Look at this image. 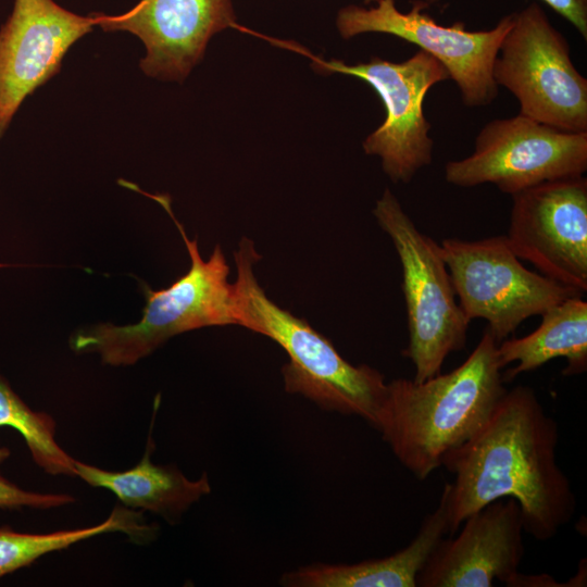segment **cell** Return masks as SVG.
<instances>
[{"label":"cell","instance_id":"obj_14","mask_svg":"<svg viewBox=\"0 0 587 587\" xmlns=\"http://www.w3.org/2000/svg\"><path fill=\"white\" fill-rule=\"evenodd\" d=\"M454 537L440 539L416 577L417 587L509 586L524 558L521 509L495 500L469 515Z\"/></svg>","mask_w":587,"mask_h":587},{"label":"cell","instance_id":"obj_16","mask_svg":"<svg viewBox=\"0 0 587 587\" xmlns=\"http://www.w3.org/2000/svg\"><path fill=\"white\" fill-rule=\"evenodd\" d=\"M153 448L150 434L140 461L123 472L75 460L76 476L92 487L110 490L125 507L150 511L168 522L176 521L192 503L210 494L211 485L207 473L192 480L173 465L154 464Z\"/></svg>","mask_w":587,"mask_h":587},{"label":"cell","instance_id":"obj_6","mask_svg":"<svg viewBox=\"0 0 587 587\" xmlns=\"http://www.w3.org/2000/svg\"><path fill=\"white\" fill-rule=\"evenodd\" d=\"M512 14L494 62L495 83L517 99L519 114L561 130L587 132V79L572 62L566 38L536 2Z\"/></svg>","mask_w":587,"mask_h":587},{"label":"cell","instance_id":"obj_10","mask_svg":"<svg viewBox=\"0 0 587 587\" xmlns=\"http://www.w3.org/2000/svg\"><path fill=\"white\" fill-rule=\"evenodd\" d=\"M586 171L587 132L561 130L517 114L486 124L473 153L446 164L445 178L459 187L490 183L511 196Z\"/></svg>","mask_w":587,"mask_h":587},{"label":"cell","instance_id":"obj_13","mask_svg":"<svg viewBox=\"0 0 587 587\" xmlns=\"http://www.w3.org/2000/svg\"><path fill=\"white\" fill-rule=\"evenodd\" d=\"M235 25L233 0H140L118 15L100 13L98 23L137 36L146 48L142 72L173 82L189 75L215 34Z\"/></svg>","mask_w":587,"mask_h":587},{"label":"cell","instance_id":"obj_20","mask_svg":"<svg viewBox=\"0 0 587 587\" xmlns=\"http://www.w3.org/2000/svg\"><path fill=\"white\" fill-rule=\"evenodd\" d=\"M75 498L65 494H40L25 490L0 474V508L51 509L73 503Z\"/></svg>","mask_w":587,"mask_h":587},{"label":"cell","instance_id":"obj_12","mask_svg":"<svg viewBox=\"0 0 587 587\" xmlns=\"http://www.w3.org/2000/svg\"><path fill=\"white\" fill-rule=\"evenodd\" d=\"M53 0H15L0 28V137L23 101L59 73L67 50L98 26Z\"/></svg>","mask_w":587,"mask_h":587},{"label":"cell","instance_id":"obj_22","mask_svg":"<svg viewBox=\"0 0 587 587\" xmlns=\"http://www.w3.org/2000/svg\"><path fill=\"white\" fill-rule=\"evenodd\" d=\"M10 454L11 452L7 447L0 446V464L3 463Z\"/></svg>","mask_w":587,"mask_h":587},{"label":"cell","instance_id":"obj_2","mask_svg":"<svg viewBox=\"0 0 587 587\" xmlns=\"http://www.w3.org/2000/svg\"><path fill=\"white\" fill-rule=\"evenodd\" d=\"M488 328L466 360L424 382L387 383L373 427L417 479L441 466L444 457L472 438L505 392Z\"/></svg>","mask_w":587,"mask_h":587},{"label":"cell","instance_id":"obj_11","mask_svg":"<svg viewBox=\"0 0 587 587\" xmlns=\"http://www.w3.org/2000/svg\"><path fill=\"white\" fill-rule=\"evenodd\" d=\"M508 243L544 276L587 290V178L538 184L511 195Z\"/></svg>","mask_w":587,"mask_h":587},{"label":"cell","instance_id":"obj_4","mask_svg":"<svg viewBox=\"0 0 587 587\" xmlns=\"http://www.w3.org/2000/svg\"><path fill=\"white\" fill-rule=\"evenodd\" d=\"M176 224L190 258L186 274L166 288L142 285L146 305L141 319L128 325L101 323L73 334L70 346L77 353H98L102 363L127 366L148 357L170 338L208 326L237 325L229 265L216 245L203 260L197 239H189L168 202L158 200Z\"/></svg>","mask_w":587,"mask_h":587},{"label":"cell","instance_id":"obj_1","mask_svg":"<svg viewBox=\"0 0 587 587\" xmlns=\"http://www.w3.org/2000/svg\"><path fill=\"white\" fill-rule=\"evenodd\" d=\"M559 426L535 391L505 390L479 430L448 452L441 466L454 474L446 484L449 533L486 504L513 498L524 532L547 541L576 511L571 483L557 461Z\"/></svg>","mask_w":587,"mask_h":587},{"label":"cell","instance_id":"obj_17","mask_svg":"<svg viewBox=\"0 0 587 587\" xmlns=\"http://www.w3.org/2000/svg\"><path fill=\"white\" fill-rule=\"evenodd\" d=\"M540 325L522 338H505L497 346L500 366L516 362L502 374L503 382L532 372L555 358L566 359L565 376L587 370V302L567 298L546 310Z\"/></svg>","mask_w":587,"mask_h":587},{"label":"cell","instance_id":"obj_3","mask_svg":"<svg viewBox=\"0 0 587 587\" xmlns=\"http://www.w3.org/2000/svg\"><path fill=\"white\" fill-rule=\"evenodd\" d=\"M234 258L237 325L268 337L288 354L289 362L282 369L286 391L302 395L324 410L358 415L373 426L386 392L384 375L346 361L308 322L266 296L253 272L260 254L252 240L243 237Z\"/></svg>","mask_w":587,"mask_h":587},{"label":"cell","instance_id":"obj_8","mask_svg":"<svg viewBox=\"0 0 587 587\" xmlns=\"http://www.w3.org/2000/svg\"><path fill=\"white\" fill-rule=\"evenodd\" d=\"M428 3L415 0L407 12L397 9L395 0H379L375 7L347 5L336 17L344 39L366 33H380L413 43L435 58L457 84L466 107H484L498 95L492 66L513 14L503 16L488 30H467L463 22L446 26L427 12Z\"/></svg>","mask_w":587,"mask_h":587},{"label":"cell","instance_id":"obj_18","mask_svg":"<svg viewBox=\"0 0 587 587\" xmlns=\"http://www.w3.org/2000/svg\"><path fill=\"white\" fill-rule=\"evenodd\" d=\"M121 532L135 539H151L155 533L138 513L115 507L103 522L84 528L45 534L0 529V577L25 567L42 555L66 549L82 540L105 533Z\"/></svg>","mask_w":587,"mask_h":587},{"label":"cell","instance_id":"obj_21","mask_svg":"<svg viewBox=\"0 0 587 587\" xmlns=\"http://www.w3.org/2000/svg\"><path fill=\"white\" fill-rule=\"evenodd\" d=\"M428 4L438 0H424ZM554 12L570 22L587 39V0H542Z\"/></svg>","mask_w":587,"mask_h":587},{"label":"cell","instance_id":"obj_19","mask_svg":"<svg viewBox=\"0 0 587 587\" xmlns=\"http://www.w3.org/2000/svg\"><path fill=\"white\" fill-rule=\"evenodd\" d=\"M0 427H11L23 437L34 462L52 475L76 476L75 459L55 440L53 417L35 411L12 389L0 374Z\"/></svg>","mask_w":587,"mask_h":587},{"label":"cell","instance_id":"obj_9","mask_svg":"<svg viewBox=\"0 0 587 587\" xmlns=\"http://www.w3.org/2000/svg\"><path fill=\"white\" fill-rule=\"evenodd\" d=\"M317 71L341 73L367 83L382 99L386 117L363 141L366 154L377 155L394 183H409L433 160L430 124L423 111L428 90L449 79L446 68L432 55L417 50L403 62L372 57L369 62L346 64L312 57Z\"/></svg>","mask_w":587,"mask_h":587},{"label":"cell","instance_id":"obj_23","mask_svg":"<svg viewBox=\"0 0 587 587\" xmlns=\"http://www.w3.org/2000/svg\"><path fill=\"white\" fill-rule=\"evenodd\" d=\"M365 4H370V3H373V2H378L379 0H363Z\"/></svg>","mask_w":587,"mask_h":587},{"label":"cell","instance_id":"obj_15","mask_svg":"<svg viewBox=\"0 0 587 587\" xmlns=\"http://www.w3.org/2000/svg\"><path fill=\"white\" fill-rule=\"evenodd\" d=\"M449 532L445 488L414 539L403 549L380 559L354 564L316 563L283 574L286 587H416V577L434 548Z\"/></svg>","mask_w":587,"mask_h":587},{"label":"cell","instance_id":"obj_7","mask_svg":"<svg viewBox=\"0 0 587 587\" xmlns=\"http://www.w3.org/2000/svg\"><path fill=\"white\" fill-rule=\"evenodd\" d=\"M459 305L467 320L487 321L497 344L528 317L540 315L578 290L527 270L505 235L478 240L446 238L439 243Z\"/></svg>","mask_w":587,"mask_h":587},{"label":"cell","instance_id":"obj_5","mask_svg":"<svg viewBox=\"0 0 587 587\" xmlns=\"http://www.w3.org/2000/svg\"><path fill=\"white\" fill-rule=\"evenodd\" d=\"M373 214L401 263L409 333L403 354L415 367L413 380L424 382L441 373L451 352L464 348L470 322L457 301L439 243L419 230L389 189Z\"/></svg>","mask_w":587,"mask_h":587}]
</instances>
